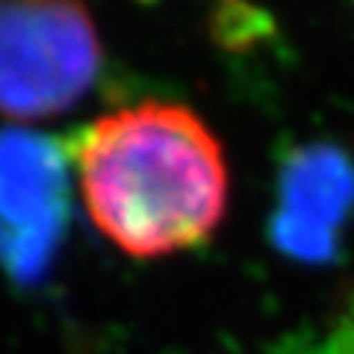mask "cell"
<instances>
[{
	"mask_svg": "<svg viewBox=\"0 0 354 354\" xmlns=\"http://www.w3.org/2000/svg\"><path fill=\"white\" fill-rule=\"evenodd\" d=\"M68 157L44 133L0 130V269L18 286L48 278L68 234Z\"/></svg>",
	"mask_w": 354,
	"mask_h": 354,
	"instance_id": "obj_3",
	"label": "cell"
},
{
	"mask_svg": "<svg viewBox=\"0 0 354 354\" xmlns=\"http://www.w3.org/2000/svg\"><path fill=\"white\" fill-rule=\"evenodd\" d=\"M101 59L86 0H0V115L68 113L95 86Z\"/></svg>",
	"mask_w": 354,
	"mask_h": 354,
	"instance_id": "obj_2",
	"label": "cell"
},
{
	"mask_svg": "<svg viewBox=\"0 0 354 354\" xmlns=\"http://www.w3.org/2000/svg\"><path fill=\"white\" fill-rule=\"evenodd\" d=\"M71 157L92 225L133 260L204 245L227 213L221 142L183 104L113 109L77 133Z\"/></svg>",
	"mask_w": 354,
	"mask_h": 354,
	"instance_id": "obj_1",
	"label": "cell"
},
{
	"mask_svg": "<svg viewBox=\"0 0 354 354\" xmlns=\"http://www.w3.org/2000/svg\"><path fill=\"white\" fill-rule=\"evenodd\" d=\"M354 216V157L334 142H307L283 157L278 171L269 242L286 260L322 266L339 257Z\"/></svg>",
	"mask_w": 354,
	"mask_h": 354,
	"instance_id": "obj_4",
	"label": "cell"
},
{
	"mask_svg": "<svg viewBox=\"0 0 354 354\" xmlns=\"http://www.w3.org/2000/svg\"><path fill=\"white\" fill-rule=\"evenodd\" d=\"M286 354H354V304L325 328L295 339Z\"/></svg>",
	"mask_w": 354,
	"mask_h": 354,
	"instance_id": "obj_5",
	"label": "cell"
}]
</instances>
